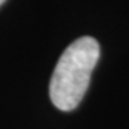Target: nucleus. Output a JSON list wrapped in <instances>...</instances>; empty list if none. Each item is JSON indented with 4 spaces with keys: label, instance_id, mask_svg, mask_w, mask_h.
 <instances>
[{
    "label": "nucleus",
    "instance_id": "f03ea898",
    "mask_svg": "<svg viewBox=\"0 0 129 129\" xmlns=\"http://www.w3.org/2000/svg\"><path fill=\"white\" fill-rule=\"evenodd\" d=\"M5 2H6V0H0V6L3 5V3H5Z\"/></svg>",
    "mask_w": 129,
    "mask_h": 129
},
{
    "label": "nucleus",
    "instance_id": "f257e3e1",
    "mask_svg": "<svg viewBox=\"0 0 129 129\" xmlns=\"http://www.w3.org/2000/svg\"><path fill=\"white\" fill-rule=\"evenodd\" d=\"M99 56V43L90 36L79 37L66 47L56 63L49 86L50 99L57 109L68 112L80 103Z\"/></svg>",
    "mask_w": 129,
    "mask_h": 129
}]
</instances>
